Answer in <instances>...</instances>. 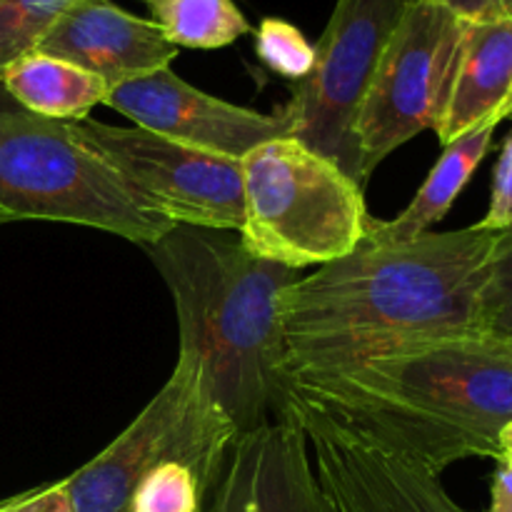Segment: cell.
I'll return each mask as SVG.
<instances>
[{
	"label": "cell",
	"instance_id": "1",
	"mask_svg": "<svg viewBox=\"0 0 512 512\" xmlns=\"http://www.w3.org/2000/svg\"><path fill=\"white\" fill-rule=\"evenodd\" d=\"M495 235L470 225L378 240L298 278L283 295V375L483 335L480 298Z\"/></svg>",
	"mask_w": 512,
	"mask_h": 512
},
{
	"label": "cell",
	"instance_id": "2",
	"mask_svg": "<svg viewBox=\"0 0 512 512\" xmlns=\"http://www.w3.org/2000/svg\"><path fill=\"white\" fill-rule=\"evenodd\" d=\"M285 403L308 408L433 473L498 458L512 423V343L470 335L380 358L283 375Z\"/></svg>",
	"mask_w": 512,
	"mask_h": 512
},
{
	"label": "cell",
	"instance_id": "3",
	"mask_svg": "<svg viewBox=\"0 0 512 512\" xmlns=\"http://www.w3.org/2000/svg\"><path fill=\"white\" fill-rule=\"evenodd\" d=\"M178 313V363L238 435L283 418V295L298 270L255 258L230 230L173 225L148 245Z\"/></svg>",
	"mask_w": 512,
	"mask_h": 512
},
{
	"label": "cell",
	"instance_id": "4",
	"mask_svg": "<svg viewBox=\"0 0 512 512\" xmlns=\"http://www.w3.org/2000/svg\"><path fill=\"white\" fill-rule=\"evenodd\" d=\"M70 223L153 245L173 228L70 130L20 108L0 85V225Z\"/></svg>",
	"mask_w": 512,
	"mask_h": 512
},
{
	"label": "cell",
	"instance_id": "5",
	"mask_svg": "<svg viewBox=\"0 0 512 512\" xmlns=\"http://www.w3.org/2000/svg\"><path fill=\"white\" fill-rule=\"evenodd\" d=\"M240 170L238 238L255 258L300 270L333 263L365 238L370 215L363 188L293 135L250 150Z\"/></svg>",
	"mask_w": 512,
	"mask_h": 512
},
{
	"label": "cell",
	"instance_id": "6",
	"mask_svg": "<svg viewBox=\"0 0 512 512\" xmlns=\"http://www.w3.org/2000/svg\"><path fill=\"white\" fill-rule=\"evenodd\" d=\"M465 25L468 20L433 0L408 5L355 120L365 183L393 150L425 130H438L453 90Z\"/></svg>",
	"mask_w": 512,
	"mask_h": 512
},
{
	"label": "cell",
	"instance_id": "7",
	"mask_svg": "<svg viewBox=\"0 0 512 512\" xmlns=\"http://www.w3.org/2000/svg\"><path fill=\"white\" fill-rule=\"evenodd\" d=\"M238 430L210 403L193 370L173 375L138 418L88 465L63 480L73 512H128L138 480L165 458H185L218 478Z\"/></svg>",
	"mask_w": 512,
	"mask_h": 512
},
{
	"label": "cell",
	"instance_id": "8",
	"mask_svg": "<svg viewBox=\"0 0 512 512\" xmlns=\"http://www.w3.org/2000/svg\"><path fill=\"white\" fill-rule=\"evenodd\" d=\"M413 0H338L315 45L310 75L295 83L283 118L288 135L333 160L365 190L355 120L380 58Z\"/></svg>",
	"mask_w": 512,
	"mask_h": 512
},
{
	"label": "cell",
	"instance_id": "9",
	"mask_svg": "<svg viewBox=\"0 0 512 512\" xmlns=\"http://www.w3.org/2000/svg\"><path fill=\"white\" fill-rule=\"evenodd\" d=\"M70 130L150 210L173 225L230 233H238L243 225L240 160L203 153L143 128H123L90 118L70 123Z\"/></svg>",
	"mask_w": 512,
	"mask_h": 512
},
{
	"label": "cell",
	"instance_id": "10",
	"mask_svg": "<svg viewBox=\"0 0 512 512\" xmlns=\"http://www.w3.org/2000/svg\"><path fill=\"white\" fill-rule=\"evenodd\" d=\"M283 415L305 430L315 473L335 512H465L425 465L295 403H285Z\"/></svg>",
	"mask_w": 512,
	"mask_h": 512
},
{
	"label": "cell",
	"instance_id": "11",
	"mask_svg": "<svg viewBox=\"0 0 512 512\" xmlns=\"http://www.w3.org/2000/svg\"><path fill=\"white\" fill-rule=\"evenodd\" d=\"M103 105L133 120L135 128L233 160H243L258 145L288 135L280 115L225 103L185 83L170 68L113 85Z\"/></svg>",
	"mask_w": 512,
	"mask_h": 512
},
{
	"label": "cell",
	"instance_id": "12",
	"mask_svg": "<svg viewBox=\"0 0 512 512\" xmlns=\"http://www.w3.org/2000/svg\"><path fill=\"white\" fill-rule=\"evenodd\" d=\"M200 512H335L300 423L283 415L235 438Z\"/></svg>",
	"mask_w": 512,
	"mask_h": 512
},
{
	"label": "cell",
	"instance_id": "13",
	"mask_svg": "<svg viewBox=\"0 0 512 512\" xmlns=\"http://www.w3.org/2000/svg\"><path fill=\"white\" fill-rule=\"evenodd\" d=\"M35 50L98 75L110 88L170 68L178 58V48L153 20L118 8L113 0H75Z\"/></svg>",
	"mask_w": 512,
	"mask_h": 512
},
{
	"label": "cell",
	"instance_id": "14",
	"mask_svg": "<svg viewBox=\"0 0 512 512\" xmlns=\"http://www.w3.org/2000/svg\"><path fill=\"white\" fill-rule=\"evenodd\" d=\"M512 115V15L465 25L448 108L438 125L440 143H453L480 125Z\"/></svg>",
	"mask_w": 512,
	"mask_h": 512
},
{
	"label": "cell",
	"instance_id": "15",
	"mask_svg": "<svg viewBox=\"0 0 512 512\" xmlns=\"http://www.w3.org/2000/svg\"><path fill=\"white\" fill-rule=\"evenodd\" d=\"M5 93L28 113L58 123H80L103 105L110 85L98 75L55 55L30 50L0 75Z\"/></svg>",
	"mask_w": 512,
	"mask_h": 512
},
{
	"label": "cell",
	"instance_id": "16",
	"mask_svg": "<svg viewBox=\"0 0 512 512\" xmlns=\"http://www.w3.org/2000/svg\"><path fill=\"white\" fill-rule=\"evenodd\" d=\"M495 128L498 125H480V128L455 138L453 143L443 145V155L433 165L408 208L393 220L370 218L365 233L378 240H390V243L413 240L418 235L430 233V228L448 215V210L453 208L458 195L463 193L478 165L488 155Z\"/></svg>",
	"mask_w": 512,
	"mask_h": 512
},
{
	"label": "cell",
	"instance_id": "17",
	"mask_svg": "<svg viewBox=\"0 0 512 512\" xmlns=\"http://www.w3.org/2000/svg\"><path fill=\"white\" fill-rule=\"evenodd\" d=\"M150 20L175 48L215 50L250 33L235 0H145Z\"/></svg>",
	"mask_w": 512,
	"mask_h": 512
},
{
	"label": "cell",
	"instance_id": "18",
	"mask_svg": "<svg viewBox=\"0 0 512 512\" xmlns=\"http://www.w3.org/2000/svg\"><path fill=\"white\" fill-rule=\"evenodd\" d=\"M213 475L185 458H165L138 480L128 512H200Z\"/></svg>",
	"mask_w": 512,
	"mask_h": 512
},
{
	"label": "cell",
	"instance_id": "19",
	"mask_svg": "<svg viewBox=\"0 0 512 512\" xmlns=\"http://www.w3.org/2000/svg\"><path fill=\"white\" fill-rule=\"evenodd\" d=\"M75 0H0V75L20 55L38 48L50 25Z\"/></svg>",
	"mask_w": 512,
	"mask_h": 512
},
{
	"label": "cell",
	"instance_id": "20",
	"mask_svg": "<svg viewBox=\"0 0 512 512\" xmlns=\"http://www.w3.org/2000/svg\"><path fill=\"white\" fill-rule=\"evenodd\" d=\"M483 335L512 343V228L495 235L480 298Z\"/></svg>",
	"mask_w": 512,
	"mask_h": 512
},
{
	"label": "cell",
	"instance_id": "21",
	"mask_svg": "<svg viewBox=\"0 0 512 512\" xmlns=\"http://www.w3.org/2000/svg\"><path fill=\"white\" fill-rule=\"evenodd\" d=\"M255 53L265 68L293 83L308 78L315 65V45L293 23L280 18H265L258 25Z\"/></svg>",
	"mask_w": 512,
	"mask_h": 512
},
{
	"label": "cell",
	"instance_id": "22",
	"mask_svg": "<svg viewBox=\"0 0 512 512\" xmlns=\"http://www.w3.org/2000/svg\"><path fill=\"white\" fill-rule=\"evenodd\" d=\"M475 225L480 230H488V233H503V230L512 228V133L505 138L498 165H495L488 213Z\"/></svg>",
	"mask_w": 512,
	"mask_h": 512
},
{
	"label": "cell",
	"instance_id": "23",
	"mask_svg": "<svg viewBox=\"0 0 512 512\" xmlns=\"http://www.w3.org/2000/svg\"><path fill=\"white\" fill-rule=\"evenodd\" d=\"M0 512H73L63 480L0 500Z\"/></svg>",
	"mask_w": 512,
	"mask_h": 512
},
{
	"label": "cell",
	"instance_id": "24",
	"mask_svg": "<svg viewBox=\"0 0 512 512\" xmlns=\"http://www.w3.org/2000/svg\"><path fill=\"white\" fill-rule=\"evenodd\" d=\"M433 3L443 5L468 23L512 15V0H433Z\"/></svg>",
	"mask_w": 512,
	"mask_h": 512
},
{
	"label": "cell",
	"instance_id": "25",
	"mask_svg": "<svg viewBox=\"0 0 512 512\" xmlns=\"http://www.w3.org/2000/svg\"><path fill=\"white\" fill-rule=\"evenodd\" d=\"M488 512H512V468L510 465H498V473H495V478H493V490H490Z\"/></svg>",
	"mask_w": 512,
	"mask_h": 512
},
{
	"label": "cell",
	"instance_id": "26",
	"mask_svg": "<svg viewBox=\"0 0 512 512\" xmlns=\"http://www.w3.org/2000/svg\"><path fill=\"white\" fill-rule=\"evenodd\" d=\"M498 465H510L512 468V423L505 425V430L498 438Z\"/></svg>",
	"mask_w": 512,
	"mask_h": 512
}]
</instances>
